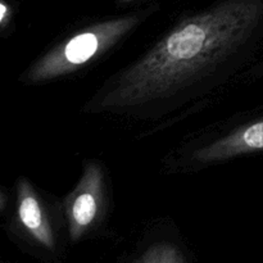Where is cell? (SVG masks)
I'll use <instances>...</instances> for the list:
<instances>
[{
    "mask_svg": "<svg viewBox=\"0 0 263 263\" xmlns=\"http://www.w3.org/2000/svg\"><path fill=\"white\" fill-rule=\"evenodd\" d=\"M262 14L261 0H225L182 21L118 77L100 105L133 107L171 94L243 45Z\"/></svg>",
    "mask_w": 263,
    "mask_h": 263,
    "instance_id": "obj_1",
    "label": "cell"
},
{
    "mask_svg": "<svg viewBox=\"0 0 263 263\" xmlns=\"http://www.w3.org/2000/svg\"><path fill=\"white\" fill-rule=\"evenodd\" d=\"M139 21L138 15H128L90 26L39 59L28 72V80L41 82L74 72L115 45Z\"/></svg>",
    "mask_w": 263,
    "mask_h": 263,
    "instance_id": "obj_2",
    "label": "cell"
},
{
    "mask_svg": "<svg viewBox=\"0 0 263 263\" xmlns=\"http://www.w3.org/2000/svg\"><path fill=\"white\" fill-rule=\"evenodd\" d=\"M102 186L103 175L99 166L89 163L84 176L64 202L69 231L73 239L80 238L94 222L102 204Z\"/></svg>",
    "mask_w": 263,
    "mask_h": 263,
    "instance_id": "obj_3",
    "label": "cell"
},
{
    "mask_svg": "<svg viewBox=\"0 0 263 263\" xmlns=\"http://www.w3.org/2000/svg\"><path fill=\"white\" fill-rule=\"evenodd\" d=\"M263 149V120L238 128L222 139L200 149L195 158L202 163L222 161Z\"/></svg>",
    "mask_w": 263,
    "mask_h": 263,
    "instance_id": "obj_4",
    "label": "cell"
},
{
    "mask_svg": "<svg viewBox=\"0 0 263 263\" xmlns=\"http://www.w3.org/2000/svg\"><path fill=\"white\" fill-rule=\"evenodd\" d=\"M18 217L36 240L46 247H53V234L48 217L27 180L18 182Z\"/></svg>",
    "mask_w": 263,
    "mask_h": 263,
    "instance_id": "obj_5",
    "label": "cell"
},
{
    "mask_svg": "<svg viewBox=\"0 0 263 263\" xmlns=\"http://www.w3.org/2000/svg\"><path fill=\"white\" fill-rule=\"evenodd\" d=\"M139 263H185L181 253L175 247L159 244L152 247Z\"/></svg>",
    "mask_w": 263,
    "mask_h": 263,
    "instance_id": "obj_6",
    "label": "cell"
},
{
    "mask_svg": "<svg viewBox=\"0 0 263 263\" xmlns=\"http://www.w3.org/2000/svg\"><path fill=\"white\" fill-rule=\"evenodd\" d=\"M7 13H8V8L5 7L4 4L0 3V23H2L3 21H4V18L7 17Z\"/></svg>",
    "mask_w": 263,
    "mask_h": 263,
    "instance_id": "obj_7",
    "label": "cell"
},
{
    "mask_svg": "<svg viewBox=\"0 0 263 263\" xmlns=\"http://www.w3.org/2000/svg\"><path fill=\"white\" fill-rule=\"evenodd\" d=\"M4 205H5V198L3 197V194H2V193H0V211H2L3 208H4Z\"/></svg>",
    "mask_w": 263,
    "mask_h": 263,
    "instance_id": "obj_8",
    "label": "cell"
},
{
    "mask_svg": "<svg viewBox=\"0 0 263 263\" xmlns=\"http://www.w3.org/2000/svg\"><path fill=\"white\" fill-rule=\"evenodd\" d=\"M121 3H131V2H134V0H120Z\"/></svg>",
    "mask_w": 263,
    "mask_h": 263,
    "instance_id": "obj_9",
    "label": "cell"
}]
</instances>
